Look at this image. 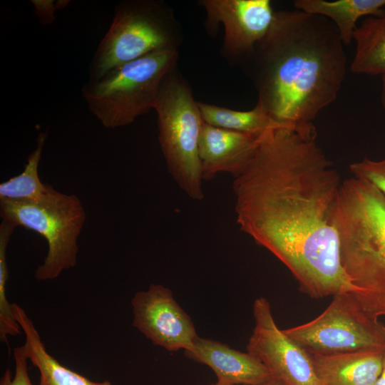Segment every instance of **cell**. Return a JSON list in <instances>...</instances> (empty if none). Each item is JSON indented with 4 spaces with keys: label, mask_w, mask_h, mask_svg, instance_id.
<instances>
[{
    "label": "cell",
    "mask_w": 385,
    "mask_h": 385,
    "mask_svg": "<svg viewBox=\"0 0 385 385\" xmlns=\"http://www.w3.org/2000/svg\"><path fill=\"white\" fill-rule=\"evenodd\" d=\"M133 326L154 344L169 351L188 349L197 337L190 317L175 300L171 290L151 284L131 300Z\"/></svg>",
    "instance_id": "cell-11"
},
{
    "label": "cell",
    "mask_w": 385,
    "mask_h": 385,
    "mask_svg": "<svg viewBox=\"0 0 385 385\" xmlns=\"http://www.w3.org/2000/svg\"><path fill=\"white\" fill-rule=\"evenodd\" d=\"M262 385H286V384L277 379L272 378L271 380H270L269 381L266 382L265 384Z\"/></svg>",
    "instance_id": "cell-27"
},
{
    "label": "cell",
    "mask_w": 385,
    "mask_h": 385,
    "mask_svg": "<svg viewBox=\"0 0 385 385\" xmlns=\"http://www.w3.org/2000/svg\"><path fill=\"white\" fill-rule=\"evenodd\" d=\"M384 349L309 354L320 385H374L381 371Z\"/></svg>",
    "instance_id": "cell-14"
},
{
    "label": "cell",
    "mask_w": 385,
    "mask_h": 385,
    "mask_svg": "<svg viewBox=\"0 0 385 385\" xmlns=\"http://www.w3.org/2000/svg\"><path fill=\"white\" fill-rule=\"evenodd\" d=\"M380 96L381 103L385 111V77L381 78V88Z\"/></svg>",
    "instance_id": "cell-26"
},
{
    "label": "cell",
    "mask_w": 385,
    "mask_h": 385,
    "mask_svg": "<svg viewBox=\"0 0 385 385\" xmlns=\"http://www.w3.org/2000/svg\"><path fill=\"white\" fill-rule=\"evenodd\" d=\"M153 109L170 175L190 199L203 200L199 140L204 121L192 89L178 67L163 80Z\"/></svg>",
    "instance_id": "cell-5"
},
{
    "label": "cell",
    "mask_w": 385,
    "mask_h": 385,
    "mask_svg": "<svg viewBox=\"0 0 385 385\" xmlns=\"http://www.w3.org/2000/svg\"><path fill=\"white\" fill-rule=\"evenodd\" d=\"M210 385H231V384H226V383H224V382H221V381H217L216 383H214V384H212Z\"/></svg>",
    "instance_id": "cell-28"
},
{
    "label": "cell",
    "mask_w": 385,
    "mask_h": 385,
    "mask_svg": "<svg viewBox=\"0 0 385 385\" xmlns=\"http://www.w3.org/2000/svg\"><path fill=\"white\" fill-rule=\"evenodd\" d=\"M289 128L268 131L234 178L236 222L290 271L312 298L361 292L340 262L333 209L342 180L316 141Z\"/></svg>",
    "instance_id": "cell-1"
},
{
    "label": "cell",
    "mask_w": 385,
    "mask_h": 385,
    "mask_svg": "<svg viewBox=\"0 0 385 385\" xmlns=\"http://www.w3.org/2000/svg\"><path fill=\"white\" fill-rule=\"evenodd\" d=\"M253 316L255 327L247 352L286 385H320L310 354L277 327L266 298L255 300Z\"/></svg>",
    "instance_id": "cell-9"
},
{
    "label": "cell",
    "mask_w": 385,
    "mask_h": 385,
    "mask_svg": "<svg viewBox=\"0 0 385 385\" xmlns=\"http://www.w3.org/2000/svg\"><path fill=\"white\" fill-rule=\"evenodd\" d=\"M31 2L41 25L49 26L55 22L56 9L54 0H31Z\"/></svg>",
    "instance_id": "cell-23"
},
{
    "label": "cell",
    "mask_w": 385,
    "mask_h": 385,
    "mask_svg": "<svg viewBox=\"0 0 385 385\" xmlns=\"http://www.w3.org/2000/svg\"><path fill=\"white\" fill-rule=\"evenodd\" d=\"M203 121L217 128L261 138L270 130L286 128L274 121L257 103L249 111H237L197 101Z\"/></svg>",
    "instance_id": "cell-18"
},
{
    "label": "cell",
    "mask_w": 385,
    "mask_h": 385,
    "mask_svg": "<svg viewBox=\"0 0 385 385\" xmlns=\"http://www.w3.org/2000/svg\"><path fill=\"white\" fill-rule=\"evenodd\" d=\"M342 268L374 319L385 317V196L367 182L342 180L332 212Z\"/></svg>",
    "instance_id": "cell-3"
},
{
    "label": "cell",
    "mask_w": 385,
    "mask_h": 385,
    "mask_svg": "<svg viewBox=\"0 0 385 385\" xmlns=\"http://www.w3.org/2000/svg\"><path fill=\"white\" fill-rule=\"evenodd\" d=\"M356 44L351 72L385 77V15L368 16L353 34Z\"/></svg>",
    "instance_id": "cell-17"
},
{
    "label": "cell",
    "mask_w": 385,
    "mask_h": 385,
    "mask_svg": "<svg viewBox=\"0 0 385 385\" xmlns=\"http://www.w3.org/2000/svg\"><path fill=\"white\" fill-rule=\"evenodd\" d=\"M374 385H385V349L383 354L381 371Z\"/></svg>",
    "instance_id": "cell-24"
},
{
    "label": "cell",
    "mask_w": 385,
    "mask_h": 385,
    "mask_svg": "<svg viewBox=\"0 0 385 385\" xmlns=\"http://www.w3.org/2000/svg\"><path fill=\"white\" fill-rule=\"evenodd\" d=\"M13 311L24 334V346L27 357L39 371L38 385H113L108 380L91 381L62 365L47 351L33 321L24 309L13 303Z\"/></svg>",
    "instance_id": "cell-15"
},
{
    "label": "cell",
    "mask_w": 385,
    "mask_h": 385,
    "mask_svg": "<svg viewBox=\"0 0 385 385\" xmlns=\"http://www.w3.org/2000/svg\"><path fill=\"white\" fill-rule=\"evenodd\" d=\"M349 170L354 177L371 184L385 196V159L374 160L365 158L351 163Z\"/></svg>",
    "instance_id": "cell-21"
},
{
    "label": "cell",
    "mask_w": 385,
    "mask_h": 385,
    "mask_svg": "<svg viewBox=\"0 0 385 385\" xmlns=\"http://www.w3.org/2000/svg\"><path fill=\"white\" fill-rule=\"evenodd\" d=\"M71 1L69 0H57L55 1V6L56 11H61L64 9H66L68 4H70Z\"/></svg>",
    "instance_id": "cell-25"
},
{
    "label": "cell",
    "mask_w": 385,
    "mask_h": 385,
    "mask_svg": "<svg viewBox=\"0 0 385 385\" xmlns=\"http://www.w3.org/2000/svg\"><path fill=\"white\" fill-rule=\"evenodd\" d=\"M294 5L296 9L330 20L344 45L353 41L360 18L385 15V0H296Z\"/></svg>",
    "instance_id": "cell-16"
},
{
    "label": "cell",
    "mask_w": 385,
    "mask_h": 385,
    "mask_svg": "<svg viewBox=\"0 0 385 385\" xmlns=\"http://www.w3.org/2000/svg\"><path fill=\"white\" fill-rule=\"evenodd\" d=\"M184 354L209 366L218 381L231 385H262L273 378L262 362L249 352L210 339L197 336Z\"/></svg>",
    "instance_id": "cell-13"
},
{
    "label": "cell",
    "mask_w": 385,
    "mask_h": 385,
    "mask_svg": "<svg viewBox=\"0 0 385 385\" xmlns=\"http://www.w3.org/2000/svg\"><path fill=\"white\" fill-rule=\"evenodd\" d=\"M182 27L174 10L161 0H122L88 64V80L150 53L178 51Z\"/></svg>",
    "instance_id": "cell-4"
},
{
    "label": "cell",
    "mask_w": 385,
    "mask_h": 385,
    "mask_svg": "<svg viewBox=\"0 0 385 385\" xmlns=\"http://www.w3.org/2000/svg\"><path fill=\"white\" fill-rule=\"evenodd\" d=\"M178 51H160L88 81L81 96L89 111L107 128L133 123L153 109L165 76L177 67Z\"/></svg>",
    "instance_id": "cell-6"
},
{
    "label": "cell",
    "mask_w": 385,
    "mask_h": 385,
    "mask_svg": "<svg viewBox=\"0 0 385 385\" xmlns=\"http://www.w3.org/2000/svg\"><path fill=\"white\" fill-rule=\"evenodd\" d=\"M2 220L41 235L48 252L35 270L38 281L57 278L77 264L78 240L86 221L81 200L46 184L45 192L31 201L0 200Z\"/></svg>",
    "instance_id": "cell-7"
},
{
    "label": "cell",
    "mask_w": 385,
    "mask_h": 385,
    "mask_svg": "<svg viewBox=\"0 0 385 385\" xmlns=\"http://www.w3.org/2000/svg\"><path fill=\"white\" fill-rule=\"evenodd\" d=\"M13 355L15 362L14 375L9 369H6L1 378L0 385H33L28 372L27 361L24 346L14 349Z\"/></svg>",
    "instance_id": "cell-22"
},
{
    "label": "cell",
    "mask_w": 385,
    "mask_h": 385,
    "mask_svg": "<svg viewBox=\"0 0 385 385\" xmlns=\"http://www.w3.org/2000/svg\"><path fill=\"white\" fill-rule=\"evenodd\" d=\"M344 43L328 19L275 11L265 36L240 64L260 103L283 127L317 134L313 121L337 98L346 73Z\"/></svg>",
    "instance_id": "cell-2"
},
{
    "label": "cell",
    "mask_w": 385,
    "mask_h": 385,
    "mask_svg": "<svg viewBox=\"0 0 385 385\" xmlns=\"http://www.w3.org/2000/svg\"><path fill=\"white\" fill-rule=\"evenodd\" d=\"M205 28L215 35L224 29L221 54L231 65L240 64L267 34L274 13L270 0H202Z\"/></svg>",
    "instance_id": "cell-10"
},
{
    "label": "cell",
    "mask_w": 385,
    "mask_h": 385,
    "mask_svg": "<svg viewBox=\"0 0 385 385\" xmlns=\"http://www.w3.org/2000/svg\"><path fill=\"white\" fill-rule=\"evenodd\" d=\"M262 138V137H261ZM261 138L212 126L204 122L199 140L203 181L220 173L238 177L253 157Z\"/></svg>",
    "instance_id": "cell-12"
},
{
    "label": "cell",
    "mask_w": 385,
    "mask_h": 385,
    "mask_svg": "<svg viewBox=\"0 0 385 385\" xmlns=\"http://www.w3.org/2000/svg\"><path fill=\"white\" fill-rule=\"evenodd\" d=\"M16 227L5 220L0 224V338L2 342H7L8 336H17L21 330L14 314L13 304L9 303L6 297L9 279L6 250Z\"/></svg>",
    "instance_id": "cell-20"
},
{
    "label": "cell",
    "mask_w": 385,
    "mask_h": 385,
    "mask_svg": "<svg viewBox=\"0 0 385 385\" xmlns=\"http://www.w3.org/2000/svg\"><path fill=\"white\" fill-rule=\"evenodd\" d=\"M47 136V132L38 134L36 147L28 156L23 172L0 184V200H35L45 192L46 184L39 178L38 165Z\"/></svg>",
    "instance_id": "cell-19"
},
{
    "label": "cell",
    "mask_w": 385,
    "mask_h": 385,
    "mask_svg": "<svg viewBox=\"0 0 385 385\" xmlns=\"http://www.w3.org/2000/svg\"><path fill=\"white\" fill-rule=\"evenodd\" d=\"M283 331L309 354L385 348V325L373 318L352 292L335 294L318 317Z\"/></svg>",
    "instance_id": "cell-8"
}]
</instances>
